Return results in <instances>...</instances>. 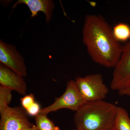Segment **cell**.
<instances>
[{
    "label": "cell",
    "instance_id": "obj_17",
    "mask_svg": "<svg viewBox=\"0 0 130 130\" xmlns=\"http://www.w3.org/2000/svg\"><path fill=\"white\" fill-rule=\"evenodd\" d=\"M21 130H38V128L36 125H34L32 127L25 128V129H23Z\"/></svg>",
    "mask_w": 130,
    "mask_h": 130
},
{
    "label": "cell",
    "instance_id": "obj_9",
    "mask_svg": "<svg viewBox=\"0 0 130 130\" xmlns=\"http://www.w3.org/2000/svg\"><path fill=\"white\" fill-rule=\"evenodd\" d=\"M24 4L29 8L31 17L37 16L38 12H42L46 17L45 21L48 24L51 21L55 8L54 2L52 0H19L13 6L14 9L19 4Z\"/></svg>",
    "mask_w": 130,
    "mask_h": 130
},
{
    "label": "cell",
    "instance_id": "obj_6",
    "mask_svg": "<svg viewBox=\"0 0 130 130\" xmlns=\"http://www.w3.org/2000/svg\"><path fill=\"white\" fill-rule=\"evenodd\" d=\"M113 69L110 87L119 91L130 84V40L123 46L120 59Z\"/></svg>",
    "mask_w": 130,
    "mask_h": 130
},
{
    "label": "cell",
    "instance_id": "obj_5",
    "mask_svg": "<svg viewBox=\"0 0 130 130\" xmlns=\"http://www.w3.org/2000/svg\"><path fill=\"white\" fill-rule=\"evenodd\" d=\"M0 130H21L35 125L22 106H7L0 109Z\"/></svg>",
    "mask_w": 130,
    "mask_h": 130
},
{
    "label": "cell",
    "instance_id": "obj_15",
    "mask_svg": "<svg viewBox=\"0 0 130 130\" xmlns=\"http://www.w3.org/2000/svg\"><path fill=\"white\" fill-rule=\"evenodd\" d=\"M40 104L38 103L35 102V103L26 110L28 115L31 116H36L38 115L41 110Z\"/></svg>",
    "mask_w": 130,
    "mask_h": 130
},
{
    "label": "cell",
    "instance_id": "obj_3",
    "mask_svg": "<svg viewBox=\"0 0 130 130\" xmlns=\"http://www.w3.org/2000/svg\"><path fill=\"white\" fill-rule=\"evenodd\" d=\"M74 81L79 92L87 102L103 100L108 93V88L100 73L77 77Z\"/></svg>",
    "mask_w": 130,
    "mask_h": 130
},
{
    "label": "cell",
    "instance_id": "obj_19",
    "mask_svg": "<svg viewBox=\"0 0 130 130\" xmlns=\"http://www.w3.org/2000/svg\"><path fill=\"white\" fill-rule=\"evenodd\" d=\"M72 130H79V129H73Z\"/></svg>",
    "mask_w": 130,
    "mask_h": 130
},
{
    "label": "cell",
    "instance_id": "obj_10",
    "mask_svg": "<svg viewBox=\"0 0 130 130\" xmlns=\"http://www.w3.org/2000/svg\"><path fill=\"white\" fill-rule=\"evenodd\" d=\"M113 130H130V118L125 109L118 106Z\"/></svg>",
    "mask_w": 130,
    "mask_h": 130
},
{
    "label": "cell",
    "instance_id": "obj_1",
    "mask_svg": "<svg viewBox=\"0 0 130 130\" xmlns=\"http://www.w3.org/2000/svg\"><path fill=\"white\" fill-rule=\"evenodd\" d=\"M82 35L83 42L91 59L104 67L114 68L120 59L123 46L105 19L100 15H86Z\"/></svg>",
    "mask_w": 130,
    "mask_h": 130
},
{
    "label": "cell",
    "instance_id": "obj_18",
    "mask_svg": "<svg viewBox=\"0 0 130 130\" xmlns=\"http://www.w3.org/2000/svg\"><path fill=\"white\" fill-rule=\"evenodd\" d=\"M53 130H60V128H59V126H58V127H57V128H56V129Z\"/></svg>",
    "mask_w": 130,
    "mask_h": 130
},
{
    "label": "cell",
    "instance_id": "obj_11",
    "mask_svg": "<svg viewBox=\"0 0 130 130\" xmlns=\"http://www.w3.org/2000/svg\"><path fill=\"white\" fill-rule=\"evenodd\" d=\"M115 37L118 41L126 42L130 40V27L124 23L116 24L113 28Z\"/></svg>",
    "mask_w": 130,
    "mask_h": 130
},
{
    "label": "cell",
    "instance_id": "obj_16",
    "mask_svg": "<svg viewBox=\"0 0 130 130\" xmlns=\"http://www.w3.org/2000/svg\"><path fill=\"white\" fill-rule=\"evenodd\" d=\"M120 95L126 96L130 97V84L126 88L118 91Z\"/></svg>",
    "mask_w": 130,
    "mask_h": 130
},
{
    "label": "cell",
    "instance_id": "obj_14",
    "mask_svg": "<svg viewBox=\"0 0 130 130\" xmlns=\"http://www.w3.org/2000/svg\"><path fill=\"white\" fill-rule=\"evenodd\" d=\"M21 106L25 110H26L35 102L34 94H30L26 95L20 99Z\"/></svg>",
    "mask_w": 130,
    "mask_h": 130
},
{
    "label": "cell",
    "instance_id": "obj_8",
    "mask_svg": "<svg viewBox=\"0 0 130 130\" xmlns=\"http://www.w3.org/2000/svg\"><path fill=\"white\" fill-rule=\"evenodd\" d=\"M0 85L21 95L26 94L27 85L23 77L2 64L0 65Z\"/></svg>",
    "mask_w": 130,
    "mask_h": 130
},
{
    "label": "cell",
    "instance_id": "obj_12",
    "mask_svg": "<svg viewBox=\"0 0 130 130\" xmlns=\"http://www.w3.org/2000/svg\"><path fill=\"white\" fill-rule=\"evenodd\" d=\"M35 121L38 130H53L58 126H55L45 114L39 113L35 117Z\"/></svg>",
    "mask_w": 130,
    "mask_h": 130
},
{
    "label": "cell",
    "instance_id": "obj_13",
    "mask_svg": "<svg viewBox=\"0 0 130 130\" xmlns=\"http://www.w3.org/2000/svg\"><path fill=\"white\" fill-rule=\"evenodd\" d=\"M11 90L0 86V109L9 106L12 100Z\"/></svg>",
    "mask_w": 130,
    "mask_h": 130
},
{
    "label": "cell",
    "instance_id": "obj_4",
    "mask_svg": "<svg viewBox=\"0 0 130 130\" xmlns=\"http://www.w3.org/2000/svg\"><path fill=\"white\" fill-rule=\"evenodd\" d=\"M87 102L79 92L75 81L70 80L64 92L60 97L56 98L55 101L48 106L41 109L40 113L47 115L61 109L77 111Z\"/></svg>",
    "mask_w": 130,
    "mask_h": 130
},
{
    "label": "cell",
    "instance_id": "obj_7",
    "mask_svg": "<svg viewBox=\"0 0 130 130\" xmlns=\"http://www.w3.org/2000/svg\"><path fill=\"white\" fill-rule=\"evenodd\" d=\"M0 63L21 76H27L25 60L14 45L0 40Z\"/></svg>",
    "mask_w": 130,
    "mask_h": 130
},
{
    "label": "cell",
    "instance_id": "obj_2",
    "mask_svg": "<svg viewBox=\"0 0 130 130\" xmlns=\"http://www.w3.org/2000/svg\"><path fill=\"white\" fill-rule=\"evenodd\" d=\"M118 107L104 100L86 102L74 114L76 129L113 130Z\"/></svg>",
    "mask_w": 130,
    "mask_h": 130
}]
</instances>
